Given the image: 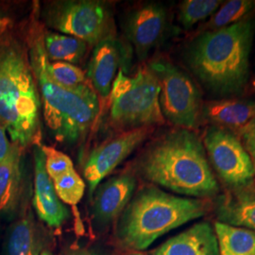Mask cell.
<instances>
[{
    "instance_id": "cell-1",
    "label": "cell",
    "mask_w": 255,
    "mask_h": 255,
    "mask_svg": "<svg viewBox=\"0 0 255 255\" xmlns=\"http://www.w3.org/2000/svg\"><path fill=\"white\" fill-rule=\"evenodd\" d=\"M255 37L253 13L229 27L199 32L182 50V60L211 101L243 96L251 78Z\"/></svg>"
},
{
    "instance_id": "cell-2",
    "label": "cell",
    "mask_w": 255,
    "mask_h": 255,
    "mask_svg": "<svg viewBox=\"0 0 255 255\" xmlns=\"http://www.w3.org/2000/svg\"><path fill=\"white\" fill-rule=\"evenodd\" d=\"M147 182L194 199L219 193L202 140L192 129L173 128L150 141L135 162Z\"/></svg>"
},
{
    "instance_id": "cell-3",
    "label": "cell",
    "mask_w": 255,
    "mask_h": 255,
    "mask_svg": "<svg viewBox=\"0 0 255 255\" xmlns=\"http://www.w3.org/2000/svg\"><path fill=\"white\" fill-rule=\"evenodd\" d=\"M38 27L34 24L29 34L28 61L40 94L44 120L58 141L74 145L94 127L101 111L100 98L90 82L68 88L51 77L44 32Z\"/></svg>"
},
{
    "instance_id": "cell-4",
    "label": "cell",
    "mask_w": 255,
    "mask_h": 255,
    "mask_svg": "<svg viewBox=\"0 0 255 255\" xmlns=\"http://www.w3.org/2000/svg\"><path fill=\"white\" fill-rule=\"evenodd\" d=\"M206 211V203L200 199L179 197L154 186L145 187L121 214L117 239L127 250L144 251L159 237L200 219Z\"/></svg>"
},
{
    "instance_id": "cell-5",
    "label": "cell",
    "mask_w": 255,
    "mask_h": 255,
    "mask_svg": "<svg viewBox=\"0 0 255 255\" xmlns=\"http://www.w3.org/2000/svg\"><path fill=\"white\" fill-rule=\"evenodd\" d=\"M28 57L14 43L0 46V126L21 148L38 145L41 100Z\"/></svg>"
},
{
    "instance_id": "cell-6",
    "label": "cell",
    "mask_w": 255,
    "mask_h": 255,
    "mask_svg": "<svg viewBox=\"0 0 255 255\" xmlns=\"http://www.w3.org/2000/svg\"><path fill=\"white\" fill-rule=\"evenodd\" d=\"M159 95V82L148 65L132 76L120 69L110 93V123L120 132L164 125Z\"/></svg>"
},
{
    "instance_id": "cell-7",
    "label": "cell",
    "mask_w": 255,
    "mask_h": 255,
    "mask_svg": "<svg viewBox=\"0 0 255 255\" xmlns=\"http://www.w3.org/2000/svg\"><path fill=\"white\" fill-rule=\"evenodd\" d=\"M147 65L160 85L159 104L164 120L175 128L195 130L202 121L203 101L199 84L167 59H154Z\"/></svg>"
},
{
    "instance_id": "cell-8",
    "label": "cell",
    "mask_w": 255,
    "mask_h": 255,
    "mask_svg": "<svg viewBox=\"0 0 255 255\" xmlns=\"http://www.w3.org/2000/svg\"><path fill=\"white\" fill-rule=\"evenodd\" d=\"M46 26L59 33L76 37L96 46L115 35L112 10L102 1L64 0L46 5L43 11Z\"/></svg>"
},
{
    "instance_id": "cell-9",
    "label": "cell",
    "mask_w": 255,
    "mask_h": 255,
    "mask_svg": "<svg viewBox=\"0 0 255 255\" xmlns=\"http://www.w3.org/2000/svg\"><path fill=\"white\" fill-rule=\"evenodd\" d=\"M201 140L210 165L228 187L242 190L254 182L253 160L234 130L209 125L205 128Z\"/></svg>"
},
{
    "instance_id": "cell-10",
    "label": "cell",
    "mask_w": 255,
    "mask_h": 255,
    "mask_svg": "<svg viewBox=\"0 0 255 255\" xmlns=\"http://www.w3.org/2000/svg\"><path fill=\"white\" fill-rule=\"evenodd\" d=\"M155 128H139L121 131L92 150L84 167V179L92 195L101 182L152 135Z\"/></svg>"
},
{
    "instance_id": "cell-11",
    "label": "cell",
    "mask_w": 255,
    "mask_h": 255,
    "mask_svg": "<svg viewBox=\"0 0 255 255\" xmlns=\"http://www.w3.org/2000/svg\"><path fill=\"white\" fill-rule=\"evenodd\" d=\"M168 10L162 3L147 2L128 12L124 30L140 62H144L168 34Z\"/></svg>"
},
{
    "instance_id": "cell-12",
    "label": "cell",
    "mask_w": 255,
    "mask_h": 255,
    "mask_svg": "<svg viewBox=\"0 0 255 255\" xmlns=\"http://www.w3.org/2000/svg\"><path fill=\"white\" fill-rule=\"evenodd\" d=\"M131 59V48L117 37L105 39L96 45L88 64L87 79L98 97L108 100L118 71H128Z\"/></svg>"
},
{
    "instance_id": "cell-13",
    "label": "cell",
    "mask_w": 255,
    "mask_h": 255,
    "mask_svg": "<svg viewBox=\"0 0 255 255\" xmlns=\"http://www.w3.org/2000/svg\"><path fill=\"white\" fill-rule=\"evenodd\" d=\"M33 206L40 220L51 228H60L69 218V211L55 191L53 181L46 173L41 145L34 149Z\"/></svg>"
},
{
    "instance_id": "cell-14",
    "label": "cell",
    "mask_w": 255,
    "mask_h": 255,
    "mask_svg": "<svg viewBox=\"0 0 255 255\" xmlns=\"http://www.w3.org/2000/svg\"><path fill=\"white\" fill-rule=\"evenodd\" d=\"M136 188V179L130 173L113 177L100 184L95 190L93 217L106 225L119 217L131 200Z\"/></svg>"
},
{
    "instance_id": "cell-15",
    "label": "cell",
    "mask_w": 255,
    "mask_h": 255,
    "mask_svg": "<svg viewBox=\"0 0 255 255\" xmlns=\"http://www.w3.org/2000/svg\"><path fill=\"white\" fill-rule=\"evenodd\" d=\"M152 255H219L215 229L208 222L196 223L165 241Z\"/></svg>"
},
{
    "instance_id": "cell-16",
    "label": "cell",
    "mask_w": 255,
    "mask_h": 255,
    "mask_svg": "<svg viewBox=\"0 0 255 255\" xmlns=\"http://www.w3.org/2000/svg\"><path fill=\"white\" fill-rule=\"evenodd\" d=\"M255 118V101L240 98L203 102L201 120L209 125L227 128L234 131Z\"/></svg>"
},
{
    "instance_id": "cell-17",
    "label": "cell",
    "mask_w": 255,
    "mask_h": 255,
    "mask_svg": "<svg viewBox=\"0 0 255 255\" xmlns=\"http://www.w3.org/2000/svg\"><path fill=\"white\" fill-rule=\"evenodd\" d=\"M44 237L30 214L17 219L9 227L3 255H40L44 251Z\"/></svg>"
},
{
    "instance_id": "cell-18",
    "label": "cell",
    "mask_w": 255,
    "mask_h": 255,
    "mask_svg": "<svg viewBox=\"0 0 255 255\" xmlns=\"http://www.w3.org/2000/svg\"><path fill=\"white\" fill-rule=\"evenodd\" d=\"M22 189V148L13 144L7 159L0 163V215L13 212Z\"/></svg>"
},
{
    "instance_id": "cell-19",
    "label": "cell",
    "mask_w": 255,
    "mask_h": 255,
    "mask_svg": "<svg viewBox=\"0 0 255 255\" xmlns=\"http://www.w3.org/2000/svg\"><path fill=\"white\" fill-rule=\"evenodd\" d=\"M217 213L222 223L255 232V195L221 197Z\"/></svg>"
},
{
    "instance_id": "cell-20",
    "label": "cell",
    "mask_w": 255,
    "mask_h": 255,
    "mask_svg": "<svg viewBox=\"0 0 255 255\" xmlns=\"http://www.w3.org/2000/svg\"><path fill=\"white\" fill-rule=\"evenodd\" d=\"M43 41L49 62L78 64L83 59L88 47L81 39L53 31H45Z\"/></svg>"
},
{
    "instance_id": "cell-21",
    "label": "cell",
    "mask_w": 255,
    "mask_h": 255,
    "mask_svg": "<svg viewBox=\"0 0 255 255\" xmlns=\"http://www.w3.org/2000/svg\"><path fill=\"white\" fill-rule=\"evenodd\" d=\"M219 255H255V232L217 221Z\"/></svg>"
},
{
    "instance_id": "cell-22",
    "label": "cell",
    "mask_w": 255,
    "mask_h": 255,
    "mask_svg": "<svg viewBox=\"0 0 255 255\" xmlns=\"http://www.w3.org/2000/svg\"><path fill=\"white\" fill-rule=\"evenodd\" d=\"M255 1L231 0L221 4L208 21L199 27L198 33L229 27L254 13Z\"/></svg>"
},
{
    "instance_id": "cell-23",
    "label": "cell",
    "mask_w": 255,
    "mask_h": 255,
    "mask_svg": "<svg viewBox=\"0 0 255 255\" xmlns=\"http://www.w3.org/2000/svg\"><path fill=\"white\" fill-rule=\"evenodd\" d=\"M224 1L220 0H184L179 4L178 21L185 30L210 18Z\"/></svg>"
},
{
    "instance_id": "cell-24",
    "label": "cell",
    "mask_w": 255,
    "mask_h": 255,
    "mask_svg": "<svg viewBox=\"0 0 255 255\" xmlns=\"http://www.w3.org/2000/svg\"><path fill=\"white\" fill-rule=\"evenodd\" d=\"M53 184L62 202L73 207L82 201L86 188L85 182L75 169L54 180Z\"/></svg>"
},
{
    "instance_id": "cell-25",
    "label": "cell",
    "mask_w": 255,
    "mask_h": 255,
    "mask_svg": "<svg viewBox=\"0 0 255 255\" xmlns=\"http://www.w3.org/2000/svg\"><path fill=\"white\" fill-rule=\"evenodd\" d=\"M48 70L56 82L68 88H77L90 82L85 73L75 64L49 62Z\"/></svg>"
},
{
    "instance_id": "cell-26",
    "label": "cell",
    "mask_w": 255,
    "mask_h": 255,
    "mask_svg": "<svg viewBox=\"0 0 255 255\" xmlns=\"http://www.w3.org/2000/svg\"><path fill=\"white\" fill-rule=\"evenodd\" d=\"M41 149L45 155L46 173L52 181L75 169L72 160L64 152L46 145H41Z\"/></svg>"
},
{
    "instance_id": "cell-27",
    "label": "cell",
    "mask_w": 255,
    "mask_h": 255,
    "mask_svg": "<svg viewBox=\"0 0 255 255\" xmlns=\"http://www.w3.org/2000/svg\"><path fill=\"white\" fill-rule=\"evenodd\" d=\"M235 132L251 156L255 168V118Z\"/></svg>"
},
{
    "instance_id": "cell-28",
    "label": "cell",
    "mask_w": 255,
    "mask_h": 255,
    "mask_svg": "<svg viewBox=\"0 0 255 255\" xmlns=\"http://www.w3.org/2000/svg\"><path fill=\"white\" fill-rule=\"evenodd\" d=\"M9 135L6 129L0 126V163H2L9 156L13 144L9 141Z\"/></svg>"
},
{
    "instance_id": "cell-29",
    "label": "cell",
    "mask_w": 255,
    "mask_h": 255,
    "mask_svg": "<svg viewBox=\"0 0 255 255\" xmlns=\"http://www.w3.org/2000/svg\"><path fill=\"white\" fill-rule=\"evenodd\" d=\"M9 20L7 17L4 16H0V32L4 31L8 26H9Z\"/></svg>"
},
{
    "instance_id": "cell-30",
    "label": "cell",
    "mask_w": 255,
    "mask_h": 255,
    "mask_svg": "<svg viewBox=\"0 0 255 255\" xmlns=\"http://www.w3.org/2000/svg\"><path fill=\"white\" fill-rule=\"evenodd\" d=\"M66 255H99L93 252L90 251H87V250H79V251H76V252H72L70 254Z\"/></svg>"
},
{
    "instance_id": "cell-31",
    "label": "cell",
    "mask_w": 255,
    "mask_h": 255,
    "mask_svg": "<svg viewBox=\"0 0 255 255\" xmlns=\"http://www.w3.org/2000/svg\"><path fill=\"white\" fill-rule=\"evenodd\" d=\"M40 255H52V253L51 252H49V251H44L42 254Z\"/></svg>"
},
{
    "instance_id": "cell-32",
    "label": "cell",
    "mask_w": 255,
    "mask_h": 255,
    "mask_svg": "<svg viewBox=\"0 0 255 255\" xmlns=\"http://www.w3.org/2000/svg\"><path fill=\"white\" fill-rule=\"evenodd\" d=\"M141 255V254H133V255Z\"/></svg>"
},
{
    "instance_id": "cell-33",
    "label": "cell",
    "mask_w": 255,
    "mask_h": 255,
    "mask_svg": "<svg viewBox=\"0 0 255 255\" xmlns=\"http://www.w3.org/2000/svg\"><path fill=\"white\" fill-rule=\"evenodd\" d=\"M0 33H1V32H0Z\"/></svg>"
}]
</instances>
